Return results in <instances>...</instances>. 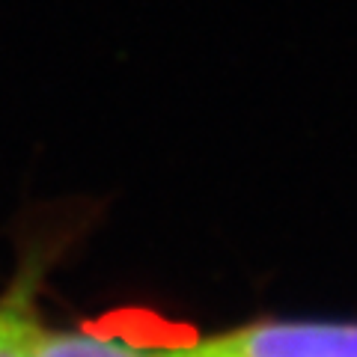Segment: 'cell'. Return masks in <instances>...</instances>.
Returning a JSON list of instances; mask_svg holds the SVG:
<instances>
[{
	"instance_id": "cell-1",
	"label": "cell",
	"mask_w": 357,
	"mask_h": 357,
	"mask_svg": "<svg viewBox=\"0 0 357 357\" xmlns=\"http://www.w3.org/2000/svg\"><path fill=\"white\" fill-rule=\"evenodd\" d=\"M155 357H357V325L342 321H265L220 340Z\"/></svg>"
},
{
	"instance_id": "cell-3",
	"label": "cell",
	"mask_w": 357,
	"mask_h": 357,
	"mask_svg": "<svg viewBox=\"0 0 357 357\" xmlns=\"http://www.w3.org/2000/svg\"><path fill=\"white\" fill-rule=\"evenodd\" d=\"M36 357H155L119 340H102L89 333H39Z\"/></svg>"
},
{
	"instance_id": "cell-2",
	"label": "cell",
	"mask_w": 357,
	"mask_h": 357,
	"mask_svg": "<svg viewBox=\"0 0 357 357\" xmlns=\"http://www.w3.org/2000/svg\"><path fill=\"white\" fill-rule=\"evenodd\" d=\"M30 295V286H15L6 298H0V357H36L42 331Z\"/></svg>"
}]
</instances>
